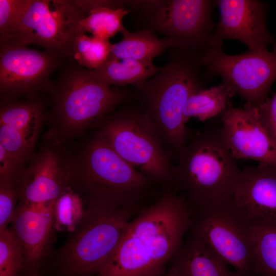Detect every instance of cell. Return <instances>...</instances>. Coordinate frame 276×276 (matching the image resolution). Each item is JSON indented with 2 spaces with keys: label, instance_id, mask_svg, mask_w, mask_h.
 <instances>
[{
  "label": "cell",
  "instance_id": "obj_1",
  "mask_svg": "<svg viewBox=\"0 0 276 276\" xmlns=\"http://www.w3.org/2000/svg\"><path fill=\"white\" fill-rule=\"evenodd\" d=\"M192 218L182 196L165 192L130 221L111 257L96 276H159L180 249Z\"/></svg>",
  "mask_w": 276,
  "mask_h": 276
},
{
  "label": "cell",
  "instance_id": "obj_2",
  "mask_svg": "<svg viewBox=\"0 0 276 276\" xmlns=\"http://www.w3.org/2000/svg\"><path fill=\"white\" fill-rule=\"evenodd\" d=\"M52 80L49 94L50 108L45 114L49 136L63 146L93 125H99L121 104L125 90L108 85L93 70L68 59Z\"/></svg>",
  "mask_w": 276,
  "mask_h": 276
},
{
  "label": "cell",
  "instance_id": "obj_3",
  "mask_svg": "<svg viewBox=\"0 0 276 276\" xmlns=\"http://www.w3.org/2000/svg\"><path fill=\"white\" fill-rule=\"evenodd\" d=\"M68 186L87 204L137 209L151 178L120 157L97 134L74 153L65 155Z\"/></svg>",
  "mask_w": 276,
  "mask_h": 276
},
{
  "label": "cell",
  "instance_id": "obj_4",
  "mask_svg": "<svg viewBox=\"0 0 276 276\" xmlns=\"http://www.w3.org/2000/svg\"><path fill=\"white\" fill-rule=\"evenodd\" d=\"M198 52L175 49L167 63L146 81L133 85L143 111L163 140L178 155L188 139L183 111L189 98L212 77Z\"/></svg>",
  "mask_w": 276,
  "mask_h": 276
},
{
  "label": "cell",
  "instance_id": "obj_5",
  "mask_svg": "<svg viewBox=\"0 0 276 276\" xmlns=\"http://www.w3.org/2000/svg\"><path fill=\"white\" fill-rule=\"evenodd\" d=\"M177 156L169 182L185 195L192 212L231 192L241 171L221 126L209 127L187 139Z\"/></svg>",
  "mask_w": 276,
  "mask_h": 276
},
{
  "label": "cell",
  "instance_id": "obj_6",
  "mask_svg": "<svg viewBox=\"0 0 276 276\" xmlns=\"http://www.w3.org/2000/svg\"><path fill=\"white\" fill-rule=\"evenodd\" d=\"M254 225L231 191L193 212L189 232L240 276H256L252 252Z\"/></svg>",
  "mask_w": 276,
  "mask_h": 276
},
{
  "label": "cell",
  "instance_id": "obj_7",
  "mask_svg": "<svg viewBox=\"0 0 276 276\" xmlns=\"http://www.w3.org/2000/svg\"><path fill=\"white\" fill-rule=\"evenodd\" d=\"M137 209L87 204L82 222L62 250L63 265L75 276H96L117 248Z\"/></svg>",
  "mask_w": 276,
  "mask_h": 276
},
{
  "label": "cell",
  "instance_id": "obj_8",
  "mask_svg": "<svg viewBox=\"0 0 276 276\" xmlns=\"http://www.w3.org/2000/svg\"><path fill=\"white\" fill-rule=\"evenodd\" d=\"M98 132L127 163L158 182H169L172 166L163 149L162 139L143 110H122L99 124Z\"/></svg>",
  "mask_w": 276,
  "mask_h": 276
},
{
  "label": "cell",
  "instance_id": "obj_9",
  "mask_svg": "<svg viewBox=\"0 0 276 276\" xmlns=\"http://www.w3.org/2000/svg\"><path fill=\"white\" fill-rule=\"evenodd\" d=\"M140 10L147 29L171 40L175 49L202 53L214 32L212 13L217 1H128Z\"/></svg>",
  "mask_w": 276,
  "mask_h": 276
},
{
  "label": "cell",
  "instance_id": "obj_10",
  "mask_svg": "<svg viewBox=\"0 0 276 276\" xmlns=\"http://www.w3.org/2000/svg\"><path fill=\"white\" fill-rule=\"evenodd\" d=\"M86 16L77 0H29L12 29L0 39L36 44L73 58L77 39L84 33L80 23Z\"/></svg>",
  "mask_w": 276,
  "mask_h": 276
},
{
  "label": "cell",
  "instance_id": "obj_11",
  "mask_svg": "<svg viewBox=\"0 0 276 276\" xmlns=\"http://www.w3.org/2000/svg\"><path fill=\"white\" fill-rule=\"evenodd\" d=\"M221 41L210 40L202 52L201 62L211 76H219L246 107L258 108L268 98L276 81V42L272 51H253L231 55L224 52Z\"/></svg>",
  "mask_w": 276,
  "mask_h": 276
},
{
  "label": "cell",
  "instance_id": "obj_12",
  "mask_svg": "<svg viewBox=\"0 0 276 276\" xmlns=\"http://www.w3.org/2000/svg\"><path fill=\"white\" fill-rule=\"evenodd\" d=\"M70 58L30 49L10 39H0L1 102L49 93L53 73Z\"/></svg>",
  "mask_w": 276,
  "mask_h": 276
},
{
  "label": "cell",
  "instance_id": "obj_13",
  "mask_svg": "<svg viewBox=\"0 0 276 276\" xmlns=\"http://www.w3.org/2000/svg\"><path fill=\"white\" fill-rule=\"evenodd\" d=\"M223 139L236 160H254L276 167V140L261 121L257 108L231 103L220 116Z\"/></svg>",
  "mask_w": 276,
  "mask_h": 276
},
{
  "label": "cell",
  "instance_id": "obj_14",
  "mask_svg": "<svg viewBox=\"0 0 276 276\" xmlns=\"http://www.w3.org/2000/svg\"><path fill=\"white\" fill-rule=\"evenodd\" d=\"M45 105L40 96L1 102L0 145L22 165L33 156Z\"/></svg>",
  "mask_w": 276,
  "mask_h": 276
},
{
  "label": "cell",
  "instance_id": "obj_15",
  "mask_svg": "<svg viewBox=\"0 0 276 276\" xmlns=\"http://www.w3.org/2000/svg\"><path fill=\"white\" fill-rule=\"evenodd\" d=\"M219 19L211 40H239L249 51L267 50L274 43L266 23V4L259 0H219Z\"/></svg>",
  "mask_w": 276,
  "mask_h": 276
},
{
  "label": "cell",
  "instance_id": "obj_16",
  "mask_svg": "<svg viewBox=\"0 0 276 276\" xmlns=\"http://www.w3.org/2000/svg\"><path fill=\"white\" fill-rule=\"evenodd\" d=\"M47 137L48 143L33 155L18 182L20 202L42 204L55 201L68 186L62 146Z\"/></svg>",
  "mask_w": 276,
  "mask_h": 276
},
{
  "label": "cell",
  "instance_id": "obj_17",
  "mask_svg": "<svg viewBox=\"0 0 276 276\" xmlns=\"http://www.w3.org/2000/svg\"><path fill=\"white\" fill-rule=\"evenodd\" d=\"M232 192L253 222L276 224V167L258 164L241 169Z\"/></svg>",
  "mask_w": 276,
  "mask_h": 276
},
{
  "label": "cell",
  "instance_id": "obj_18",
  "mask_svg": "<svg viewBox=\"0 0 276 276\" xmlns=\"http://www.w3.org/2000/svg\"><path fill=\"white\" fill-rule=\"evenodd\" d=\"M55 201L42 204L20 202L11 222V229L24 250L25 270L30 274L35 273L44 257L54 227Z\"/></svg>",
  "mask_w": 276,
  "mask_h": 276
},
{
  "label": "cell",
  "instance_id": "obj_19",
  "mask_svg": "<svg viewBox=\"0 0 276 276\" xmlns=\"http://www.w3.org/2000/svg\"><path fill=\"white\" fill-rule=\"evenodd\" d=\"M172 262L182 276H240L200 240L189 234Z\"/></svg>",
  "mask_w": 276,
  "mask_h": 276
},
{
  "label": "cell",
  "instance_id": "obj_20",
  "mask_svg": "<svg viewBox=\"0 0 276 276\" xmlns=\"http://www.w3.org/2000/svg\"><path fill=\"white\" fill-rule=\"evenodd\" d=\"M122 39L112 44L109 56L118 59L153 61L168 48L173 47L171 40L159 38L150 30L130 32L125 29Z\"/></svg>",
  "mask_w": 276,
  "mask_h": 276
},
{
  "label": "cell",
  "instance_id": "obj_21",
  "mask_svg": "<svg viewBox=\"0 0 276 276\" xmlns=\"http://www.w3.org/2000/svg\"><path fill=\"white\" fill-rule=\"evenodd\" d=\"M160 68L153 61L118 59L108 56L101 66L93 71L108 85L123 86L143 82L155 75Z\"/></svg>",
  "mask_w": 276,
  "mask_h": 276
},
{
  "label": "cell",
  "instance_id": "obj_22",
  "mask_svg": "<svg viewBox=\"0 0 276 276\" xmlns=\"http://www.w3.org/2000/svg\"><path fill=\"white\" fill-rule=\"evenodd\" d=\"M234 96L223 82L198 90L189 98L185 105L183 115L185 123L191 118L205 121L221 116L231 104L230 99Z\"/></svg>",
  "mask_w": 276,
  "mask_h": 276
},
{
  "label": "cell",
  "instance_id": "obj_23",
  "mask_svg": "<svg viewBox=\"0 0 276 276\" xmlns=\"http://www.w3.org/2000/svg\"><path fill=\"white\" fill-rule=\"evenodd\" d=\"M252 258L256 276H276V224L254 222Z\"/></svg>",
  "mask_w": 276,
  "mask_h": 276
},
{
  "label": "cell",
  "instance_id": "obj_24",
  "mask_svg": "<svg viewBox=\"0 0 276 276\" xmlns=\"http://www.w3.org/2000/svg\"><path fill=\"white\" fill-rule=\"evenodd\" d=\"M130 12L125 7L118 9L102 7L91 11L81 22L82 32L107 40L126 28L123 18Z\"/></svg>",
  "mask_w": 276,
  "mask_h": 276
},
{
  "label": "cell",
  "instance_id": "obj_25",
  "mask_svg": "<svg viewBox=\"0 0 276 276\" xmlns=\"http://www.w3.org/2000/svg\"><path fill=\"white\" fill-rule=\"evenodd\" d=\"M85 209L81 195L71 187L65 186L54 204V228L73 233L82 222Z\"/></svg>",
  "mask_w": 276,
  "mask_h": 276
},
{
  "label": "cell",
  "instance_id": "obj_26",
  "mask_svg": "<svg viewBox=\"0 0 276 276\" xmlns=\"http://www.w3.org/2000/svg\"><path fill=\"white\" fill-rule=\"evenodd\" d=\"M111 46L109 40L81 33L76 41L73 58L81 66L94 70L105 62Z\"/></svg>",
  "mask_w": 276,
  "mask_h": 276
},
{
  "label": "cell",
  "instance_id": "obj_27",
  "mask_svg": "<svg viewBox=\"0 0 276 276\" xmlns=\"http://www.w3.org/2000/svg\"><path fill=\"white\" fill-rule=\"evenodd\" d=\"M25 268L22 248L11 228L0 232V276H21Z\"/></svg>",
  "mask_w": 276,
  "mask_h": 276
},
{
  "label": "cell",
  "instance_id": "obj_28",
  "mask_svg": "<svg viewBox=\"0 0 276 276\" xmlns=\"http://www.w3.org/2000/svg\"><path fill=\"white\" fill-rule=\"evenodd\" d=\"M20 198L17 182L0 181V232L12 222Z\"/></svg>",
  "mask_w": 276,
  "mask_h": 276
},
{
  "label": "cell",
  "instance_id": "obj_29",
  "mask_svg": "<svg viewBox=\"0 0 276 276\" xmlns=\"http://www.w3.org/2000/svg\"><path fill=\"white\" fill-rule=\"evenodd\" d=\"M29 0H0V38L7 36L27 7Z\"/></svg>",
  "mask_w": 276,
  "mask_h": 276
},
{
  "label": "cell",
  "instance_id": "obj_30",
  "mask_svg": "<svg viewBox=\"0 0 276 276\" xmlns=\"http://www.w3.org/2000/svg\"><path fill=\"white\" fill-rule=\"evenodd\" d=\"M25 168L0 145V181L18 182Z\"/></svg>",
  "mask_w": 276,
  "mask_h": 276
},
{
  "label": "cell",
  "instance_id": "obj_31",
  "mask_svg": "<svg viewBox=\"0 0 276 276\" xmlns=\"http://www.w3.org/2000/svg\"><path fill=\"white\" fill-rule=\"evenodd\" d=\"M257 109L261 121L276 140V92Z\"/></svg>",
  "mask_w": 276,
  "mask_h": 276
},
{
  "label": "cell",
  "instance_id": "obj_32",
  "mask_svg": "<svg viewBox=\"0 0 276 276\" xmlns=\"http://www.w3.org/2000/svg\"><path fill=\"white\" fill-rule=\"evenodd\" d=\"M80 8L86 14L97 8L108 7L112 9H118L127 5L126 1H83L77 0Z\"/></svg>",
  "mask_w": 276,
  "mask_h": 276
},
{
  "label": "cell",
  "instance_id": "obj_33",
  "mask_svg": "<svg viewBox=\"0 0 276 276\" xmlns=\"http://www.w3.org/2000/svg\"><path fill=\"white\" fill-rule=\"evenodd\" d=\"M159 276H182V275L176 265L172 262L171 266Z\"/></svg>",
  "mask_w": 276,
  "mask_h": 276
},
{
  "label": "cell",
  "instance_id": "obj_34",
  "mask_svg": "<svg viewBox=\"0 0 276 276\" xmlns=\"http://www.w3.org/2000/svg\"><path fill=\"white\" fill-rule=\"evenodd\" d=\"M28 276H38V275H37L35 273H32V274H30Z\"/></svg>",
  "mask_w": 276,
  "mask_h": 276
}]
</instances>
